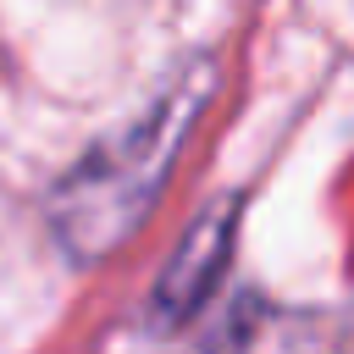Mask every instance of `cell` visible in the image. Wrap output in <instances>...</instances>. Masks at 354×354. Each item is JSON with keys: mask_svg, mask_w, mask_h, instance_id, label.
Returning a JSON list of instances; mask_svg holds the SVG:
<instances>
[{"mask_svg": "<svg viewBox=\"0 0 354 354\" xmlns=\"http://www.w3.org/2000/svg\"><path fill=\"white\" fill-rule=\"evenodd\" d=\"M205 100H210V72L199 66L61 177V188L50 194V227L72 260H105L144 221Z\"/></svg>", "mask_w": 354, "mask_h": 354, "instance_id": "6da1fadb", "label": "cell"}, {"mask_svg": "<svg viewBox=\"0 0 354 354\" xmlns=\"http://www.w3.org/2000/svg\"><path fill=\"white\" fill-rule=\"evenodd\" d=\"M227 249H232V210H210V216L188 232V243L177 249V260L166 266V277H160V288H155V315H160V321L194 315V310L205 304V293L216 288V277H221V266H227Z\"/></svg>", "mask_w": 354, "mask_h": 354, "instance_id": "7a4b0ae2", "label": "cell"}]
</instances>
